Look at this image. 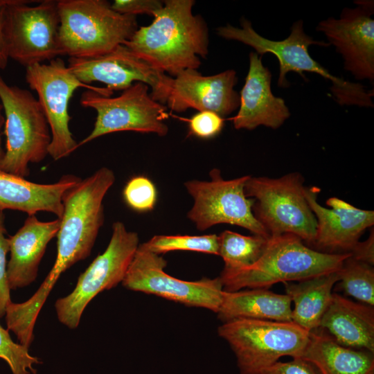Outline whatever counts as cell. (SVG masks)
<instances>
[{"label":"cell","instance_id":"cell-4","mask_svg":"<svg viewBox=\"0 0 374 374\" xmlns=\"http://www.w3.org/2000/svg\"><path fill=\"white\" fill-rule=\"evenodd\" d=\"M240 24L241 28L230 24L219 27L217 34L223 38L249 45L260 55L267 53L274 54L279 63L278 87H289L285 75L290 71L299 73L305 80L303 72L314 73L330 81L331 93L339 105L373 107V90H366L362 84L333 75L310 56L308 51L310 45L329 46L330 44L315 41L307 35L303 30L302 20L296 21L292 26L290 35L280 41L271 40L260 35L251 22L244 18L240 20Z\"/></svg>","mask_w":374,"mask_h":374},{"label":"cell","instance_id":"cell-20","mask_svg":"<svg viewBox=\"0 0 374 374\" xmlns=\"http://www.w3.org/2000/svg\"><path fill=\"white\" fill-rule=\"evenodd\" d=\"M60 219L43 222L28 215L20 229L8 237L10 258L7 263L9 287L17 290L33 283L49 242L58 232Z\"/></svg>","mask_w":374,"mask_h":374},{"label":"cell","instance_id":"cell-19","mask_svg":"<svg viewBox=\"0 0 374 374\" xmlns=\"http://www.w3.org/2000/svg\"><path fill=\"white\" fill-rule=\"evenodd\" d=\"M271 74L262 55L251 52L245 82L240 93L238 114L231 119L237 130H252L260 125L277 129L290 117L284 100L271 89Z\"/></svg>","mask_w":374,"mask_h":374},{"label":"cell","instance_id":"cell-28","mask_svg":"<svg viewBox=\"0 0 374 374\" xmlns=\"http://www.w3.org/2000/svg\"><path fill=\"white\" fill-rule=\"evenodd\" d=\"M149 251L161 255L172 251H190L219 254V239L215 234L202 235H158L143 243Z\"/></svg>","mask_w":374,"mask_h":374},{"label":"cell","instance_id":"cell-32","mask_svg":"<svg viewBox=\"0 0 374 374\" xmlns=\"http://www.w3.org/2000/svg\"><path fill=\"white\" fill-rule=\"evenodd\" d=\"M6 234L5 216L0 211V319L5 317L6 308L12 302L7 278L6 257L9 252V240Z\"/></svg>","mask_w":374,"mask_h":374},{"label":"cell","instance_id":"cell-17","mask_svg":"<svg viewBox=\"0 0 374 374\" xmlns=\"http://www.w3.org/2000/svg\"><path fill=\"white\" fill-rule=\"evenodd\" d=\"M319 192L317 186L305 189L317 220L312 249L327 253H350L364 231L373 225V211L358 208L335 197L326 201L330 208H325L317 202Z\"/></svg>","mask_w":374,"mask_h":374},{"label":"cell","instance_id":"cell-10","mask_svg":"<svg viewBox=\"0 0 374 374\" xmlns=\"http://www.w3.org/2000/svg\"><path fill=\"white\" fill-rule=\"evenodd\" d=\"M9 0L3 33L10 58L27 67L61 55L57 1Z\"/></svg>","mask_w":374,"mask_h":374},{"label":"cell","instance_id":"cell-22","mask_svg":"<svg viewBox=\"0 0 374 374\" xmlns=\"http://www.w3.org/2000/svg\"><path fill=\"white\" fill-rule=\"evenodd\" d=\"M319 328L339 344L374 353V308L333 293Z\"/></svg>","mask_w":374,"mask_h":374},{"label":"cell","instance_id":"cell-33","mask_svg":"<svg viewBox=\"0 0 374 374\" xmlns=\"http://www.w3.org/2000/svg\"><path fill=\"white\" fill-rule=\"evenodd\" d=\"M111 5L116 12L121 14L152 15L163 7V2L158 0H115Z\"/></svg>","mask_w":374,"mask_h":374},{"label":"cell","instance_id":"cell-7","mask_svg":"<svg viewBox=\"0 0 374 374\" xmlns=\"http://www.w3.org/2000/svg\"><path fill=\"white\" fill-rule=\"evenodd\" d=\"M218 335L234 353L240 374H260L284 356L301 358L310 332L296 323L258 319L222 323Z\"/></svg>","mask_w":374,"mask_h":374},{"label":"cell","instance_id":"cell-13","mask_svg":"<svg viewBox=\"0 0 374 374\" xmlns=\"http://www.w3.org/2000/svg\"><path fill=\"white\" fill-rule=\"evenodd\" d=\"M209 175L210 181L193 179L184 183L193 199L187 217L196 228L205 231L219 224H229L269 238L253 215V199L244 193V185L250 175L226 180L217 168L212 169Z\"/></svg>","mask_w":374,"mask_h":374},{"label":"cell","instance_id":"cell-31","mask_svg":"<svg viewBox=\"0 0 374 374\" xmlns=\"http://www.w3.org/2000/svg\"><path fill=\"white\" fill-rule=\"evenodd\" d=\"M189 132L201 139L218 135L224 127V118L211 111H199L188 119Z\"/></svg>","mask_w":374,"mask_h":374},{"label":"cell","instance_id":"cell-5","mask_svg":"<svg viewBox=\"0 0 374 374\" xmlns=\"http://www.w3.org/2000/svg\"><path fill=\"white\" fill-rule=\"evenodd\" d=\"M61 55L89 57L110 52L138 29L136 16L116 12L105 0H58Z\"/></svg>","mask_w":374,"mask_h":374},{"label":"cell","instance_id":"cell-35","mask_svg":"<svg viewBox=\"0 0 374 374\" xmlns=\"http://www.w3.org/2000/svg\"><path fill=\"white\" fill-rule=\"evenodd\" d=\"M351 257L357 260L374 264V235L372 230L368 238L364 242H359L350 252Z\"/></svg>","mask_w":374,"mask_h":374},{"label":"cell","instance_id":"cell-14","mask_svg":"<svg viewBox=\"0 0 374 374\" xmlns=\"http://www.w3.org/2000/svg\"><path fill=\"white\" fill-rule=\"evenodd\" d=\"M166 265L163 256L149 251L141 244L122 284L130 290L217 312L224 292L220 277L184 280L167 274L164 271Z\"/></svg>","mask_w":374,"mask_h":374},{"label":"cell","instance_id":"cell-36","mask_svg":"<svg viewBox=\"0 0 374 374\" xmlns=\"http://www.w3.org/2000/svg\"><path fill=\"white\" fill-rule=\"evenodd\" d=\"M8 2L9 0H0V69H4L7 66L9 60L3 33L4 15Z\"/></svg>","mask_w":374,"mask_h":374},{"label":"cell","instance_id":"cell-29","mask_svg":"<svg viewBox=\"0 0 374 374\" xmlns=\"http://www.w3.org/2000/svg\"><path fill=\"white\" fill-rule=\"evenodd\" d=\"M0 359L9 366L12 374H35V364H39L38 358L32 356L28 348L12 339L8 330L0 325Z\"/></svg>","mask_w":374,"mask_h":374},{"label":"cell","instance_id":"cell-6","mask_svg":"<svg viewBox=\"0 0 374 374\" xmlns=\"http://www.w3.org/2000/svg\"><path fill=\"white\" fill-rule=\"evenodd\" d=\"M0 102L6 136L0 169L25 178L30 163L41 162L48 155L49 125L37 98L27 89L8 84L1 75Z\"/></svg>","mask_w":374,"mask_h":374},{"label":"cell","instance_id":"cell-15","mask_svg":"<svg viewBox=\"0 0 374 374\" xmlns=\"http://www.w3.org/2000/svg\"><path fill=\"white\" fill-rule=\"evenodd\" d=\"M68 68L82 83L98 82L113 92L125 90L135 82L151 89L150 96L166 105L173 78L155 70L123 44L109 53L89 57H69Z\"/></svg>","mask_w":374,"mask_h":374},{"label":"cell","instance_id":"cell-24","mask_svg":"<svg viewBox=\"0 0 374 374\" xmlns=\"http://www.w3.org/2000/svg\"><path fill=\"white\" fill-rule=\"evenodd\" d=\"M291 304L287 294L266 288L224 291L217 314L222 323L242 319L291 322Z\"/></svg>","mask_w":374,"mask_h":374},{"label":"cell","instance_id":"cell-3","mask_svg":"<svg viewBox=\"0 0 374 374\" xmlns=\"http://www.w3.org/2000/svg\"><path fill=\"white\" fill-rule=\"evenodd\" d=\"M350 253H327L304 244L290 233L270 236L260 258L252 265L223 269L220 278L225 292L242 288L269 289L278 283L306 280L339 271Z\"/></svg>","mask_w":374,"mask_h":374},{"label":"cell","instance_id":"cell-12","mask_svg":"<svg viewBox=\"0 0 374 374\" xmlns=\"http://www.w3.org/2000/svg\"><path fill=\"white\" fill-rule=\"evenodd\" d=\"M149 88L145 83L135 82L116 97L103 96L91 90L83 92L80 105L94 109L97 116L92 131L78 142V148L100 136L117 132L166 136L168 132L164 122L168 116L167 107L151 97Z\"/></svg>","mask_w":374,"mask_h":374},{"label":"cell","instance_id":"cell-25","mask_svg":"<svg viewBox=\"0 0 374 374\" xmlns=\"http://www.w3.org/2000/svg\"><path fill=\"white\" fill-rule=\"evenodd\" d=\"M337 271L297 281L284 283L286 294L294 308L292 321L310 332L319 328L332 299V288L339 281Z\"/></svg>","mask_w":374,"mask_h":374},{"label":"cell","instance_id":"cell-37","mask_svg":"<svg viewBox=\"0 0 374 374\" xmlns=\"http://www.w3.org/2000/svg\"><path fill=\"white\" fill-rule=\"evenodd\" d=\"M3 113V109L2 105L0 102V162L4 154V150L3 149L2 142H1V130L5 123V117Z\"/></svg>","mask_w":374,"mask_h":374},{"label":"cell","instance_id":"cell-18","mask_svg":"<svg viewBox=\"0 0 374 374\" xmlns=\"http://www.w3.org/2000/svg\"><path fill=\"white\" fill-rule=\"evenodd\" d=\"M237 82L233 69L212 75L186 69L173 78L166 106L176 112L191 108L211 111L224 117L239 107L240 94L234 89Z\"/></svg>","mask_w":374,"mask_h":374},{"label":"cell","instance_id":"cell-11","mask_svg":"<svg viewBox=\"0 0 374 374\" xmlns=\"http://www.w3.org/2000/svg\"><path fill=\"white\" fill-rule=\"evenodd\" d=\"M139 246V238L119 221L112 224V233L105 251L82 273L74 290L55 303L57 319L70 329L76 328L89 303L99 293L122 283Z\"/></svg>","mask_w":374,"mask_h":374},{"label":"cell","instance_id":"cell-9","mask_svg":"<svg viewBox=\"0 0 374 374\" xmlns=\"http://www.w3.org/2000/svg\"><path fill=\"white\" fill-rule=\"evenodd\" d=\"M26 81L35 91L49 125L51 141L48 155L55 161L65 158L78 148L70 130L69 105L73 93L78 88L111 96L106 87H97L81 82L60 57L48 64L39 63L26 67Z\"/></svg>","mask_w":374,"mask_h":374},{"label":"cell","instance_id":"cell-16","mask_svg":"<svg viewBox=\"0 0 374 374\" xmlns=\"http://www.w3.org/2000/svg\"><path fill=\"white\" fill-rule=\"evenodd\" d=\"M355 8H345L339 19L330 17L316 29L325 34L344 58L345 70L357 80H374V20L371 1H355Z\"/></svg>","mask_w":374,"mask_h":374},{"label":"cell","instance_id":"cell-23","mask_svg":"<svg viewBox=\"0 0 374 374\" xmlns=\"http://www.w3.org/2000/svg\"><path fill=\"white\" fill-rule=\"evenodd\" d=\"M373 354L344 346L318 328L310 332L301 358L312 364L320 374H374Z\"/></svg>","mask_w":374,"mask_h":374},{"label":"cell","instance_id":"cell-34","mask_svg":"<svg viewBox=\"0 0 374 374\" xmlns=\"http://www.w3.org/2000/svg\"><path fill=\"white\" fill-rule=\"evenodd\" d=\"M260 374H320L310 362L302 358H293L289 362L278 361L265 368Z\"/></svg>","mask_w":374,"mask_h":374},{"label":"cell","instance_id":"cell-1","mask_svg":"<svg viewBox=\"0 0 374 374\" xmlns=\"http://www.w3.org/2000/svg\"><path fill=\"white\" fill-rule=\"evenodd\" d=\"M193 0H166L152 15V22L140 26L123 45L152 68L172 78L197 69L208 53L207 24L194 15Z\"/></svg>","mask_w":374,"mask_h":374},{"label":"cell","instance_id":"cell-2","mask_svg":"<svg viewBox=\"0 0 374 374\" xmlns=\"http://www.w3.org/2000/svg\"><path fill=\"white\" fill-rule=\"evenodd\" d=\"M114 181V172L103 167L64 193L55 260L38 290L27 300L32 310H42L62 273L89 256L104 222L103 199Z\"/></svg>","mask_w":374,"mask_h":374},{"label":"cell","instance_id":"cell-21","mask_svg":"<svg viewBox=\"0 0 374 374\" xmlns=\"http://www.w3.org/2000/svg\"><path fill=\"white\" fill-rule=\"evenodd\" d=\"M80 180L75 175H66L55 183L38 184L0 169V211L15 210L28 215L44 211L60 219L63 196Z\"/></svg>","mask_w":374,"mask_h":374},{"label":"cell","instance_id":"cell-27","mask_svg":"<svg viewBox=\"0 0 374 374\" xmlns=\"http://www.w3.org/2000/svg\"><path fill=\"white\" fill-rule=\"evenodd\" d=\"M341 289L360 303L374 305V269L372 265L346 258L337 271Z\"/></svg>","mask_w":374,"mask_h":374},{"label":"cell","instance_id":"cell-30","mask_svg":"<svg viewBox=\"0 0 374 374\" xmlns=\"http://www.w3.org/2000/svg\"><path fill=\"white\" fill-rule=\"evenodd\" d=\"M123 195L128 206L138 212L152 210L157 199L154 183L142 175L131 178L125 186Z\"/></svg>","mask_w":374,"mask_h":374},{"label":"cell","instance_id":"cell-8","mask_svg":"<svg viewBox=\"0 0 374 374\" xmlns=\"http://www.w3.org/2000/svg\"><path fill=\"white\" fill-rule=\"evenodd\" d=\"M304 179L299 172L279 178L249 176L245 195L253 199V213L270 236L293 234L312 245L317 220L305 196Z\"/></svg>","mask_w":374,"mask_h":374},{"label":"cell","instance_id":"cell-26","mask_svg":"<svg viewBox=\"0 0 374 374\" xmlns=\"http://www.w3.org/2000/svg\"><path fill=\"white\" fill-rule=\"evenodd\" d=\"M219 256L225 270L245 268L254 264L262 254L269 238L259 235H244L226 230L218 235Z\"/></svg>","mask_w":374,"mask_h":374}]
</instances>
